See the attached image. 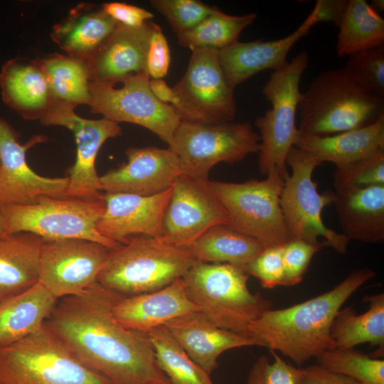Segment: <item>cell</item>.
Instances as JSON below:
<instances>
[{"label":"cell","instance_id":"cell-1","mask_svg":"<svg viewBox=\"0 0 384 384\" xmlns=\"http://www.w3.org/2000/svg\"><path fill=\"white\" fill-rule=\"evenodd\" d=\"M122 296L97 282L57 302L44 325L80 363L112 384H172L146 334L114 318Z\"/></svg>","mask_w":384,"mask_h":384},{"label":"cell","instance_id":"cell-2","mask_svg":"<svg viewBox=\"0 0 384 384\" xmlns=\"http://www.w3.org/2000/svg\"><path fill=\"white\" fill-rule=\"evenodd\" d=\"M375 275L371 269H356L326 292L284 309H270L250 324V335L270 351H278L302 366L335 348L330 329L336 314L361 286Z\"/></svg>","mask_w":384,"mask_h":384},{"label":"cell","instance_id":"cell-3","mask_svg":"<svg viewBox=\"0 0 384 384\" xmlns=\"http://www.w3.org/2000/svg\"><path fill=\"white\" fill-rule=\"evenodd\" d=\"M298 130L326 137L370 125L384 117V98L354 82L344 68L322 72L301 94Z\"/></svg>","mask_w":384,"mask_h":384},{"label":"cell","instance_id":"cell-4","mask_svg":"<svg viewBox=\"0 0 384 384\" xmlns=\"http://www.w3.org/2000/svg\"><path fill=\"white\" fill-rule=\"evenodd\" d=\"M248 277L242 267L196 261L182 278L188 297L211 322L250 336V324L273 302L249 290Z\"/></svg>","mask_w":384,"mask_h":384},{"label":"cell","instance_id":"cell-5","mask_svg":"<svg viewBox=\"0 0 384 384\" xmlns=\"http://www.w3.org/2000/svg\"><path fill=\"white\" fill-rule=\"evenodd\" d=\"M196 261L188 248L134 235L111 250L97 282L125 297L151 292L182 278Z\"/></svg>","mask_w":384,"mask_h":384},{"label":"cell","instance_id":"cell-6","mask_svg":"<svg viewBox=\"0 0 384 384\" xmlns=\"http://www.w3.org/2000/svg\"><path fill=\"white\" fill-rule=\"evenodd\" d=\"M0 384H112L80 363L44 325L0 346Z\"/></svg>","mask_w":384,"mask_h":384},{"label":"cell","instance_id":"cell-7","mask_svg":"<svg viewBox=\"0 0 384 384\" xmlns=\"http://www.w3.org/2000/svg\"><path fill=\"white\" fill-rule=\"evenodd\" d=\"M309 60L308 53L300 52L282 68L272 71L263 85L262 94L272 105L255 121L260 137L258 168L263 175L277 171L283 178L288 171L286 157L298 132L295 119L302 94L299 83Z\"/></svg>","mask_w":384,"mask_h":384},{"label":"cell","instance_id":"cell-8","mask_svg":"<svg viewBox=\"0 0 384 384\" xmlns=\"http://www.w3.org/2000/svg\"><path fill=\"white\" fill-rule=\"evenodd\" d=\"M284 179L272 171L260 181L243 183L210 181L228 215V225L255 238L264 248L284 245L292 240L280 205Z\"/></svg>","mask_w":384,"mask_h":384},{"label":"cell","instance_id":"cell-9","mask_svg":"<svg viewBox=\"0 0 384 384\" xmlns=\"http://www.w3.org/2000/svg\"><path fill=\"white\" fill-rule=\"evenodd\" d=\"M292 169L284 177L280 205L292 239L303 240L311 244L324 242L341 254L347 251L349 240L342 233L327 228L322 221L321 211L334 203L335 192L321 194L312 180L315 168L321 164L309 153L292 146L286 157Z\"/></svg>","mask_w":384,"mask_h":384},{"label":"cell","instance_id":"cell-10","mask_svg":"<svg viewBox=\"0 0 384 384\" xmlns=\"http://www.w3.org/2000/svg\"><path fill=\"white\" fill-rule=\"evenodd\" d=\"M6 233H31L43 240L85 239L111 249L122 244L101 235L97 223L104 201L41 196L31 204L0 205Z\"/></svg>","mask_w":384,"mask_h":384},{"label":"cell","instance_id":"cell-11","mask_svg":"<svg viewBox=\"0 0 384 384\" xmlns=\"http://www.w3.org/2000/svg\"><path fill=\"white\" fill-rule=\"evenodd\" d=\"M169 148L177 156L182 174L208 180L216 164L238 163L259 153L260 137L250 122L198 123L181 121Z\"/></svg>","mask_w":384,"mask_h":384},{"label":"cell","instance_id":"cell-12","mask_svg":"<svg viewBox=\"0 0 384 384\" xmlns=\"http://www.w3.org/2000/svg\"><path fill=\"white\" fill-rule=\"evenodd\" d=\"M149 78L146 71L130 75L117 82L122 84L120 87L109 82L90 80L88 105L91 112L107 119L142 126L169 146L181 119L175 107L154 96Z\"/></svg>","mask_w":384,"mask_h":384},{"label":"cell","instance_id":"cell-13","mask_svg":"<svg viewBox=\"0 0 384 384\" xmlns=\"http://www.w3.org/2000/svg\"><path fill=\"white\" fill-rule=\"evenodd\" d=\"M188 68L173 87L175 107L181 121L220 123L233 121L237 107L234 87L226 80L218 60V50H192Z\"/></svg>","mask_w":384,"mask_h":384},{"label":"cell","instance_id":"cell-14","mask_svg":"<svg viewBox=\"0 0 384 384\" xmlns=\"http://www.w3.org/2000/svg\"><path fill=\"white\" fill-rule=\"evenodd\" d=\"M74 109L73 105L55 101L39 121L43 125L63 126L73 132L77 152L75 164L68 171L67 198L103 201L104 193L95 168L97 154L105 142L122 134V128L118 123L105 118H82Z\"/></svg>","mask_w":384,"mask_h":384},{"label":"cell","instance_id":"cell-15","mask_svg":"<svg viewBox=\"0 0 384 384\" xmlns=\"http://www.w3.org/2000/svg\"><path fill=\"white\" fill-rule=\"evenodd\" d=\"M112 250L85 239L44 240L38 282L57 299L80 294L97 282Z\"/></svg>","mask_w":384,"mask_h":384},{"label":"cell","instance_id":"cell-16","mask_svg":"<svg viewBox=\"0 0 384 384\" xmlns=\"http://www.w3.org/2000/svg\"><path fill=\"white\" fill-rule=\"evenodd\" d=\"M228 223V213L210 181L181 174L172 186L158 238L176 247L189 248L210 228Z\"/></svg>","mask_w":384,"mask_h":384},{"label":"cell","instance_id":"cell-17","mask_svg":"<svg viewBox=\"0 0 384 384\" xmlns=\"http://www.w3.org/2000/svg\"><path fill=\"white\" fill-rule=\"evenodd\" d=\"M19 137L10 123L0 117V205L31 204L41 196L67 198L68 176H41L26 161L27 151L48 138L34 135L21 144Z\"/></svg>","mask_w":384,"mask_h":384},{"label":"cell","instance_id":"cell-18","mask_svg":"<svg viewBox=\"0 0 384 384\" xmlns=\"http://www.w3.org/2000/svg\"><path fill=\"white\" fill-rule=\"evenodd\" d=\"M126 155L127 162L100 176L102 191L153 196L171 187L182 174L178 159L169 148L129 147Z\"/></svg>","mask_w":384,"mask_h":384},{"label":"cell","instance_id":"cell-19","mask_svg":"<svg viewBox=\"0 0 384 384\" xmlns=\"http://www.w3.org/2000/svg\"><path fill=\"white\" fill-rule=\"evenodd\" d=\"M171 191L172 186L149 196L105 193V210L97 223V231L119 244L138 235L158 238Z\"/></svg>","mask_w":384,"mask_h":384},{"label":"cell","instance_id":"cell-20","mask_svg":"<svg viewBox=\"0 0 384 384\" xmlns=\"http://www.w3.org/2000/svg\"><path fill=\"white\" fill-rule=\"evenodd\" d=\"M316 23L313 9L302 23L285 37L267 41H238L218 50L219 63L226 80L235 88L260 71L279 70L287 62V56L294 45Z\"/></svg>","mask_w":384,"mask_h":384},{"label":"cell","instance_id":"cell-21","mask_svg":"<svg viewBox=\"0 0 384 384\" xmlns=\"http://www.w3.org/2000/svg\"><path fill=\"white\" fill-rule=\"evenodd\" d=\"M159 27L151 21L136 28L120 24L87 61L91 80L114 84L126 76L146 72L150 41Z\"/></svg>","mask_w":384,"mask_h":384},{"label":"cell","instance_id":"cell-22","mask_svg":"<svg viewBox=\"0 0 384 384\" xmlns=\"http://www.w3.org/2000/svg\"><path fill=\"white\" fill-rule=\"evenodd\" d=\"M196 311L201 309L188 297L183 278L154 292L122 296L112 309L113 316L120 325L143 334Z\"/></svg>","mask_w":384,"mask_h":384},{"label":"cell","instance_id":"cell-23","mask_svg":"<svg viewBox=\"0 0 384 384\" xmlns=\"http://www.w3.org/2000/svg\"><path fill=\"white\" fill-rule=\"evenodd\" d=\"M188 356L209 375L224 351L263 344L252 336L220 328L201 311L175 318L164 325Z\"/></svg>","mask_w":384,"mask_h":384},{"label":"cell","instance_id":"cell-24","mask_svg":"<svg viewBox=\"0 0 384 384\" xmlns=\"http://www.w3.org/2000/svg\"><path fill=\"white\" fill-rule=\"evenodd\" d=\"M3 102L26 119H40L55 102L37 60H7L0 72Z\"/></svg>","mask_w":384,"mask_h":384},{"label":"cell","instance_id":"cell-25","mask_svg":"<svg viewBox=\"0 0 384 384\" xmlns=\"http://www.w3.org/2000/svg\"><path fill=\"white\" fill-rule=\"evenodd\" d=\"M321 164L329 161L336 168L346 166L384 150V117L359 129L326 137L297 132L294 146Z\"/></svg>","mask_w":384,"mask_h":384},{"label":"cell","instance_id":"cell-26","mask_svg":"<svg viewBox=\"0 0 384 384\" xmlns=\"http://www.w3.org/2000/svg\"><path fill=\"white\" fill-rule=\"evenodd\" d=\"M119 25L102 7L82 3L53 25L50 36L68 55L87 61Z\"/></svg>","mask_w":384,"mask_h":384},{"label":"cell","instance_id":"cell-27","mask_svg":"<svg viewBox=\"0 0 384 384\" xmlns=\"http://www.w3.org/2000/svg\"><path fill=\"white\" fill-rule=\"evenodd\" d=\"M333 203L349 241L384 242V185L335 192Z\"/></svg>","mask_w":384,"mask_h":384},{"label":"cell","instance_id":"cell-28","mask_svg":"<svg viewBox=\"0 0 384 384\" xmlns=\"http://www.w3.org/2000/svg\"><path fill=\"white\" fill-rule=\"evenodd\" d=\"M43 240L26 232L0 235V304L38 282Z\"/></svg>","mask_w":384,"mask_h":384},{"label":"cell","instance_id":"cell-29","mask_svg":"<svg viewBox=\"0 0 384 384\" xmlns=\"http://www.w3.org/2000/svg\"><path fill=\"white\" fill-rule=\"evenodd\" d=\"M58 299L41 283L0 304V346L41 330Z\"/></svg>","mask_w":384,"mask_h":384},{"label":"cell","instance_id":"cell-30","mask_svg":"<svg viewBox=\"0 0 384 384\" xmlns=\"http://www.w3.org/2000/svg\"><path fill=\"white\" fill-rule=\"evenodd\" d=\"M363 302L368 304V310L363 314H357L351 306L338 311L330 329V336L335 348H351L368 343L370 347L378 346L370 356L383 358L384 294L365 296Z\"/></svg>","mask_w":384,"mask_h":384},{"label":"cell","instance_id":"cell-31","mask_svg":"<svg viewBox=\"0 0 384 384\" xmlns=\"http://www.w3.org/2000/svg\"><path fill=\"white\" fill-rule=\"evenodd\" d=\"M188 249L197 261L245 268L264 247L255 238L221 224L207 230Z\"/></svg>","mask_w":384,"mask_h":384},{"label":"cell","instance_id":"cell-32","mask_svg":"<svg viewBox=\"0 0 384 384\" xmlns=\"http://www.w3.org/2000/svg\"><path fill=\"white\" fill-rule=\"evenodd\" d=\"M336 50L343 57L384 46V20L365 0H348Z\"/></svg>","mask_w":384,"mask_h":384},{"label":"cell","instance_id":"cell-33","mask_svg":"<svg viewBox=\"0 0 384 384\" xmlns=\"http://www.w3.org/2000/svg\"><path fill=\"white\" fill-rule=\"evenodd\" d=\"M37 60L55 101L75 107L78 105L89 104L91 78L87 60L58 53Z\"/></svg>","mask_w":384,"mask_h":384},{"label":"cell","instance_id":"cell-34","mask_svg":"<svg viewBox=\"0 0 384 384\" xmlns=\"http://www.w3.org/2000/svg\"><path fill=\"white\" fill-rule=\"evenodd\" d=\"M146 335L159 368L172 384H213L210 375L188 356L165 326Z\"/></svg>","mask_w":384,"mask_h":384},{"label":"cell","instance_id":"cell-35","mask_svg":"<svg viewBox=\"0 0 384 384\" xmlns=\"http://www.w3.org/2000/svg\"><path fill=\"white\" fill-rule=\"evenodd\" d=\"M255 13L229 15L218 7L193 28L177 36L178 43L191 50L210 48L220 50L238 41L241 32L253 23Z\"/></svg>","mask_w":384,"mask_h":384},{"label":"cell","instance_id":"cell-36","mask_svg":"<svg viewBox=\"0 0 384 384\" xmlns=\"http://www.w3.org/2000/svg\"><path fill=\"white\" fill-rule=\"evenodd\" d=\"M317 364L363 384H384V360L375 358L353 348H334L316 358Z\"/></svg>","mask_w":384,"mask_h":384},{"label":"cell","instance_id":"cell-37","mask_svg":"<svg viewBox=\"0 0 384 384\" xmlns=\"http://www.w3.org/2000/svg\"><path fill=\"white\" fill-rule=\"evenodd\" d=\"M343 68L359 87L384 98V46L348 55Z\"/></svg>","mask_w":384,"mask_h":384},{"label":"cell","instance_id":"cell-38","mask_svg":"<svg viewBox=\"0 0 384 384\" xmlns=\"http://www.w3.org/2000/svg\"><path fill=\"white\" fill-rule=\"evenodd\" d=\"M333 178L335 192L384 185V150L336 168Z\"/></svg>","mask_w":384,"mask_h":384},{"label":"cell","instance_id":"cell-39","mask_svg":"<svg viewBox=\"0 0 384 384\" xmlns=\"http://www.w3.org/2000/svg\"><path fill=\"white\" fill-rule=\"evenodd\" d=\"M151 5L161 14L179 36L193 28L216 9L197 0H152Z\"/></svg>","mask_w":384,"mask_h":384},{"label":"cell","instance_id":"cell-40","mask_svg":"<svg viewBox=\"0 0 384 384\" xmlns=\"http://www.w3.org/2000/svg\"><path fill=\"white\" fill-rule=\"evenodd\" d=\"M274 361L265 356L259 357L249 372L247 384H302L301 368L287 362L274 351Z\"/></svg>","mask_w":384,"mask_h":384},{"label":"cell","instance_id":"cell-41","mask_svg":"<svg viewBox=\"0 0 384 384\" xmlns=\"http://www.w3.org/2000/svg\"><path fill=\"white\" fill-rule=\"evenodd\" d=\"M325 245L311 244L303 240L292 239L282 246L284 270V286H294L303 279L313 256Z\"/></svg>","mask_w":384,"mask_h":384},{"label":"cell","instance_id":"cell-42","mask_svg":"<svg viewBox=\"0 0 384 384\" xmlns=\"http://www.w3.org/2000/svg\"><path fill=\"white\" fill-rule=\"evenodd\" d=\"M282 246H273L264 250L245 267L247 273L257 278L261 286L273 289L284 286V270L282 260Z\"/></svg>","mask_w":384,"mask_h":384},{"label":"cell","instance_id":"cell-43","mask_svg":"<svg viewBox=\"0 0 384 384\" xmlns=\"http://www.w3.org/2000/svg\"><path fill=\"white\" fill-rule=\"evenodd\" d=\"M170 61L168 42L159 27L151 37L146 57V73L149 78L163 79L168 73Z\"/></svg>","mask_w":384,"mask_h":384},{"label":"cell","instance_id":"cell-44","mask_svg":"<svg viewBox=\"0 0 384 384\" xmlns=\"http://www.w3.org/2000/svg\"><path fill=\"white\" fill-rule=\"evenodd\" d=\"M101 7L116 21L128 27H139L154 16L150 11L143 8L124 3H105Z\"/></svg>","mask_w":384,"mask_h":384},{"label":"cell","instance_id":"cell-45","mask_svg":"<svg viewBox=\"0 0 384 384\" xmlns=\"http://www.w3.org/2000/svg\"><path fill=\"white\" fill-rule=\"evenodd\" d=\"M302 370V384H363L348 376L328 370L318 364Z\"/></svg>","mask_w":384,"mask_h":384},{"label":"cell","instance_id":"cell-46","mask_svg":"<svg viewBox=\"0 0 384 384\" xmlns=\"http://www.w3.org/2000/svg\"><path fill=\"white\" fill-rule=\"evenodd\" d=\"M348 0H317L314 9L316 23L331 22L338 27L345 14Z\"/></svg>","mask_w":384,"mask_h":384},{"label":"cell","instance_id":"cell-47","mask_svg":"<svg viewBox=\"0 0 384 384\" xmlns=\"http://www.w3.org/2000/svg\"><path fill=\"white\" fill-rule=\"evenodd\" d=\"M149 88L154 96L160 102L175 107L178 98L173 87H170L161 78L149 80Z\"/></svg>","mask_w":384,"mask_h":384},{"label":"cell","instance_id":"cell-48","mask_svg":"<svg viewBox=\"0 0 384 384\" xmlns=\"http://www.w3.org/2000/svg\"><path fill=\"white\" fill-rule=\"evenodd\" d=\"M370 7L377 14H380L384 11L383 0H373L369 4Z\"/></svg>","mask_w":384,"mask_h":384},{"label":"cell","instance_id":"cell-49","mask_svg":"<svg viewBox=\"0 0 384 384\" xmlns=\"http://www.w3.org/2000/svg\"><path fill=\"white\" fill-rule=\"evenodd\" d=\"M6 233V222L4 215L0 208V235Z\"/></svg>","mask_w":384,"mask_h":384}]
</instances>
